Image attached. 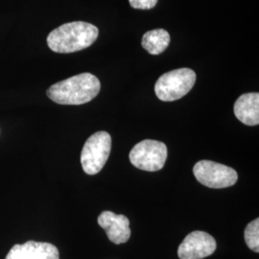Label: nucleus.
Here are the masks:
<instances>
[{
    "instance_id": "nucleus-1",
    "label": "nucleus",
    "mask_w": 259,
    "mask_h": 259,
    "mask_svg": "<svg viewBox=\"0 0 259 259\" xmlns=\"http://www.w3.org/2000/svg\"><path fill=\"white\" fill-rule=\"evenodd\" d=\"M100 90L99 79L85 72L54 83L47 93L49 99L60 105H83L93 100Z\"/></svg>"
},
{
    "instance_id": "nucleus-2",
    "label": "nucleus",
    "mask_w": 259,
    "mask_h": 259,
    "mask_svg": "<svg viewBox=\"0 0 259 259\" xmlns=\"http://www.w3.org/2000/svg\"><path fill=\"white\" fill-rule=\"evenodd\" d=\"M99 30L92 23L73 21L54 29L47 37V45L56 53H73L91 47Z\"/></svg>"
},
{
    "instance_id": "nucleus-3",
    "label": "nucleus",
    "mask_w": 259,
    "mask_h": 259,
    "mask_svg": "<svg viewBox=\"0 0 259 259\" xmlns=\"http://www.w3.org/2000/svg\"><path fill=\"white\" fill-rule=\"evenodd\" d=\"M196 82V73L190 68H179L161 75L155 84L157 98L172 102L183 98L191 91Z\"/></svg>"
},
{
    "instance_id": "nucleus-4",
    "label": "nucleus",
    "mask_w": 259,
    "mask_h": 259,
    "mask_svg": "<svg viewBox=\"0 0 259 259\" xmlns=\"http://www.w3.org/2000/svg\"><path fill=\"white\" fill-rule=\"evenodd\" d=\"M111 136L107 132H97L85 141L81 153V164L84 173L96 175L103 169L110 157Z\"/></svg>"
},
{
    "instance_id": "nucleus-5",
    "label": "nucleus",
    "mask_w": 259,
    "mask_h": 259,
    "mask_svg": "<svg viewBox=\"0 0 259 259\" xmlns=\"http://www.w3.org/2000/svg\"><path fill=\"white\" fill-rule=\"evenodd\" d=\"M167 154L166 145L163 142L145 139L132 149L130 161L140 170L156 172L164 166Z\"/></svg>"
},
{
    "instance_id": "nucleus-6",
    "label": "nucleus",
    "mask_w": 259,
    "mask_h": 259,
    "mask_svg": "<svg viewBox=\"0 0 259 259\" xmlns=\"http://www.w3.org/2000/svg\"><path fill=\"white\" fill-rule=\"evenodd\" d=\"M197 181L209 188H227L235 185L238 175L232 167L224 165L211 160L198 161L193 167Z\"/></svg>"
},
{
    "instance_id": "nucleus-7",
    "label": "nucleus",
    "mask_w": 259,
    "mask_h": 259,
    "mask_svg": "<svg viewBox=\"0 0 259 259\" xmlns=\"http://www.w3.org/2000/svg\"><path fill=\"white\" fill-rule=\"evenodd\" d=\"M217 244L212 236L202 231L189 233L178 249L180 259H203L211 255Z\"/></svg>"
},
{
    "instance_id": "nucleus-8",
    "label": "nucleus",
    "mask_w": 259,
    "mask_h": 259,
    "mask_svg": "<svg viewBox=\"0 0 259 259\" xmlns=\"http://www.w3.org/2000/svg\"><path fill=\"white\" fill-rule=\"evenodd\" d=\"M98 224L114 244L126 243L131 237L129 219L125 215L111 211H103L98 217Z\"/></svg>"
},
{
    "instance_id": "nucleus-9",
    "label": "nucleus",
    "mask_w": 259,
    "mask_h": 259,
    "mask_svg": "<svg viewBox=\"0 0 259 259\" xmlns=\"http://www.w3.org/2000/svg\"><path fill=\"white\" fill-rule=\"evenodd\" d=\"M59 250L53 244L28 241L15 245L5 259H59Z\"/></svg>"
},
{
    "instance_id": "nucleus-10",
    "label": "nucleus",
    "mask_w": 259,
    "mask_h": 259,
    "mask_svg": "<svg viewBox=\"0 0 259 259\" xmlns=\"http://www.w3.org/2000/svg\"><path fill=\"white\" fill-rule=\"evenodd\" d=\"M234 114L238 120L248 126L259 124V94L245 93L236 100L233 107Z\"/></svg>"
},
{
    "instance_id": "nucleus-11",
    "label": "nucleus",
    "mask_w": 259,
    "mask_h": 259,
    "mask_svg": "<svg viewBox=\"0 0 259 259\" xmlns=\"http://www.w3.org/2000/svg\"><path fill=\"white\" fill-rule=\"evenodd\" d=\"M170 44V35L164 29L151 30L142 37V47L152 55H159Z\"/></svg>"
},
{
    "instance_id": "nucleus-12",
    "label": "nucleus",
    "mask_w": 259,
    "mask_h": 259,
    "mask_svg": "<svg viewBox=\"0 0 259 259\" xmlns=\"http://www.w3.org/2000/svg\"><path fill=\"white\" fill-rule=\"evenodd\" d=\"M245 241L250 250L259 252V219L251 222L245 229Z\"/></svg>"
},
{
    "instance_id": "nucleus-13",
    "label": "nucleus",
    "mask_w": 259,
    "mask_h": 259,
    "mask_svg": "<svg viewBox=\"0 0 259 259\" xmlns=\"http://www.w3.org/2000/svg\"><path fill=\"white\" fill-rule=\"evenodd\" d=\"M130 5L134 9H153L157 5V0H129Z\"/></svg>"
}]
</instances>
